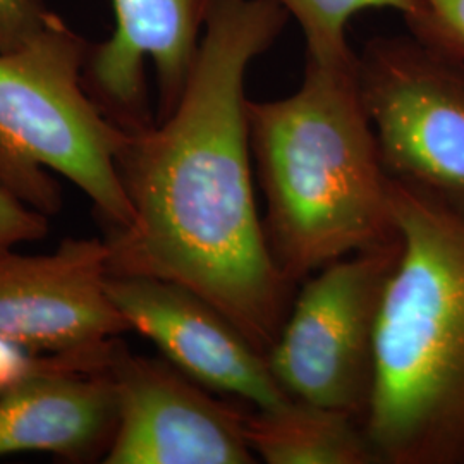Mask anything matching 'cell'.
I'll list each match as a JSON object with an SVG mask.
<instances>
[{
  "instance_id": "7a4b0ae2",
  "label": "cell",
  "mask_w": 464,
  "mask_h": 464,
  "mask_svg": "<svg viewBox=\"0 0 464 464\" xmlns=\"http://www.w3.org/2000/svg\"><path fill=\"white\" fill-rule=\"evenodd\" d=\"M246 114L266 241L287 281L398 237L391 178L358 92L356 61L306 57L291 95L248 99Z\"/></svg>"
},
{
  "instance_id": "9a60e30c",
  "label": "cell",
  "mask_w": 464,
  "mask_h": 464,
  "mask_svg": "<svg viewBox=\"0 0 464 464\" xmlns=\"http://www.w3.org/2000/svg\"><path fill=\"white\" fill-rule=\"evenodd\" d=\"M47 216L30 207L0 178V255L47 236Z\"/></svg>"
},
{
  "instance_id": "3957f363",
  "label": "cell",
  "mask_w": 464,
  "mask_h": 464,
  "mask_svg": "<svg viewBox=\"0 0 464 464\" xmlns=\"http://www.w3.org/2000/svg\"><path fill=\"white\" fill-rule=\"evenodd\" d=\"M398 262L382 298L366 435L381 463H464V212L391 179Z\"/></svg>"
},
{
  "instance_id": "8992f818",
  "label": "cell",
  "mask_w": 464,
  "mask_h": 464,
  "mask_svg": "<svg viewBox=\"0 0 464 464\" xmlns=\"http://www.w3.org/2000/svg\"><path fill=\"white\" fill-rule=\"evenodd\" d=\"M356 83L389 178L464 212V59L411 34L375 36Z\"/></svg>"
},
{
  "instance_id": "ba28073f",
  "label": "cell",
  "mask_w": 464,
  "mask_h": 464,
  "mask_svg": "<svg viewBox=\"0 0 464 464\" xmlns=\"http://www.w3.org/2000/svg\"><path fill=\"white\" fill-rule=\"evenodd\" d=\"M107 239L69 237L53 253L0 255V341L26 353L83 354L131 331L107 291Z\"/></svg>"
},
{
  "instance_id": "e0dca14e",
  "label": "cell",
  "mask_w": 464,
  "mask_h": 464,
  "mask_svg": "<svg viewBox=\"0 0 464 464\" xmlns=\"http://www.w3.org/2000/svg\"><path fill=\"white\" fill-rule=\"evenodd\" d=\"M19 351L23 349L14 348L0 341V379L16 381L19 377L34 372V368L44 365L47 360V356H21Z\"/></svg>"
},
{
  "instance_id": "8fae6325",
  "label": "cell",
  "mask_w": 464,
  "mask_h": 464,
  "mask_svg": "<svg viewBox=\"0 0 464 464\" xmlns=\"http://www.w3.org/2000/svg\"><path fill=\"white\" fill-rule=\"evenodd\" d=\"M117 341L83 354H52L0 392V458L52 452L82 459L109 449L117 423L116 389L107 372Z\"/></svg>"
},
{
  "instance_id": "5bb4252c",
  "label": "cell",
  "mask_w": 464,
  "mask_h": 464,
  "mask_svg": "<svg viewBox=\"0 0 464 464\" xmlns=\"http://www.w3.org/2000/svg\"><path fill=\"white\" fill-rule=\"evenodd\" d=\"M404 23L418 40L464 59V0H416Z\"/></svg>"
},
{
  "instance_id": "ac0fdd59",
  "label": "cell",
  "mask_w": 464,
  "mask_h": 464,
  "mask_svg": "<svg viewBox=\"0 0 464 464\" xmlns=\"http://www.w3.org/2000/svg\"><path fill=\"white\" fill-rule=\"evenodd\" d=\"M11 382L14 381H4V379H0V392H2V391H4V389H5V387L11 383Z\"/></svg>"
},
{
  "instance_id": "7c38bea8",
  "label": "cell",
  "mask_w": 464,
  "mask_h": 464,
  "mask_svg": "<svg viewBox=\"0 0 464 464\" xmlns=\"http://www.w3.org/2000/svg\"><path fill=\"white\" fill-rule=\"evenodd\" d=\"M246 439L255 458L268 464L381 463L358 418L293 398L277 408H253Z\"/></svg>"
},
{
  "instance_id": "5b68a950",
  "label": "cell",
  "mask_w": 464,
  "mask_h": 464,
  "mask_svg": "<svg viewBox=\"0 0 464 464\" xmlns=\"http://www.w3.org/2000/svg\"><path fill=\"white\" fill-rule=\"evenodd\" d=\"M399 249L398 236L308 277L266 353L289 398L365 421L382 298Z\"/></svg>"
},
{
  "instance_id": "6da1fadb",
  "label": "cell",
  "mask_w": 464,
  "mask_h": 464,
  "mask_svg": "<svg viewBox=\"0 0 464 464\" xmlns=\"http://www.w3.org/2000/svg\"><path fill=\"white\" fill-rule=\"evenodd\" d=\"M274 0H217L183 95L117 155L133 224L112 231L111 274L181 284L266 354L291 308L253 186L246 76L282 34Z\"/></svg>"
},
{
  "instance_id": "52a82bcc",
  "label": "cell",
  "mask_w": 464,
  "mask_h": 464,
  "mask_svg": "<svg viewBox=\"0 0 464 464\" xmlns=\"http://www.w3.org/2000/svg\"><path fill=\"white\" fill-rule=\"evenodd\" d=\"M107 372L117 423L105 464H251L248 411L222 402L172 363L114 344Z\"/></svg>"
},
{
  "instance_id": "2e32d148",
  "label": "cell",
  "mask_w": 464,
  "mask_h": 464,
  "mask_svg": "<svg viewBox=\"0 0 464 464\" xmlns=\"http://www.w3.org/2000/svg\"><path fill=\"white\" fill-rule=\"evenodd\" d=\"M52 16L45 0H0V52L24 45Z\"/></svg>"
},
{
  "instance_id": "30bf717a",
  "label": "cell",
  "mask_w": 464,
  "mask_h": 464,
  "mask_svg": "<svg viewBox=\"0 0 464 464\" xmlns=\"http://www.w3.org/2000/svg\"><path fill=\"white\" fill-rule=\"evenodd\" d=\"M217 0H112L116 28L92 44L83 86L102 112L124 131L143 130L151 119L145 64L159 83V119L183 95L205 24Z\"/></svg>"
},
{
  "instance_id": "277c9868",
  "label": "cell",
  "mask_w": 464,
  "mask_h": 464,
  "mask_svg": "<svg viewBox=\"0 0 464 464\" xmlns=\"http://www.w3.org/2000/svg\"><path fill=\"white\" fill-rule=\"evenodd\" d=\"M92 42L53 13L24 45L0 52V178L42 214L61 207L44 167L76 184L112 226L133 224L117 169L128 140L83 86Z\"/></svg>"
},
{
  "instance_id": "4fadbf2b",
  "label": "cell",
  "mask_w": 464,
  "mask_h": 464,
  "mask_svg": "<svg viewBox=\"0 0 464 464\" xmlns=\"http://www.w3.org/2000/svg\"><path fill=\"white\" fill-rule=\"evenodd\" d=\"M301 30L304 55L324 64H351L356 52L349 45L351 21L366 11H394L408 17L416 0H274Z\"/></svg>"
},
{
  "instance_id": "9c48e42d",
  "label": "cell",
  "mask_w": 464,
  "mask_h": 464,
  "mask_svg": "<svg viewBox=\"0 0 464 464\" xmlns=\"http://www.w3.org/2000/svg\"><path fill=\"white\" fill-rule=\"evenodd\" d=\"M107 291L131 331L145 335L169 363L208 391L256 410L291 399L276 381L266 354L188 287L149 276L109 274Z\"/></svg>"
}]
</instances>
